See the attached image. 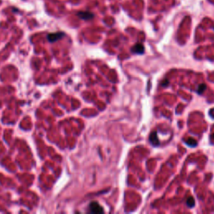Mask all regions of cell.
<instances>
[{
    "label": "cell",
    "instance_id": "3957f363",
    "mask_svg": "<svg viewBox=\"0 0 214 214\" xmlns=\"http://www.w3.org/2000/svg\"><path fill=\"white\" fill-rule=\"evenodd\" d=\"M77 16L80 18L81 19L89 20L94 18V14L90 12H79V13H77Z\"/></svg>",
    "mask_w": 214,
    "mask_h": 214
},
{
    "label": "cell",
    "instance_id": "7a4b0ae2",
    "mask_svg": "<svg viewBox=\"0 0 214 214\" xmlns=\"http://www.w3.org/2000/svg\"><path fill=\"white\" fill-rule=\"evenodd\" d=\"M65 33L64 32H56V33H51L47 35V39L50 43L53 42H56L57 40H60L63 37H65Z\"/></svg>",
    "mask_w": 214,
    "mask_h": 214
},
{
    "label": "cell",
    "instance_id": "ba28073f",
    "mask_svg": "<svg viewBox=\"0 0 214 214\" xmlns=\"http://www.w3.org/2000/svg\"><path fill=\"white\" fill-rule=\"evenodd\" d=\"M206 85L205 84H201V85H199V86L197 87V94H199L201 95L202 93H203L205 90H206Z\"/></svg>",
    "mask_w": 214,
    "mask_h": 214
},
{
    "label": "cell",
    "instance_id": "5b68a950",
    "mask_svg": "<svg viewBox=\"0 0 214 214\" xmlns=\"http://www.w3.org/2000/svg\"><path fill=\"white\" fill-rule=\"evenodd\" d=\"M145 51V48L141 44H135L131 49V52L135 54H138V55H141Z\"/></svg>",
    "mask_w": 214,
    "mask_h": 214
},
{
    "label": "cell",
    "instance_id": "30bf717a",
    "mask_svg": "<svg viewBox=\"0 0 214 214\" xmlns=\"http://www.w3.org/2000/svg\"><path fill=\"white\" fill-rule=\"evenodd\" d=\"M212 138H214V134H213V135H212Z\"/></svg>",
    "mask_w": 214,
    "mask_h": 214
},
{
    "label": "cell",
    "instance_id": "277c9868",
    "mask_svg": "<svg viewBox=\"0 0 214 214\" xmlns=\"http://www.w3.org/2000/svg\"><path fill=\"white\" fill-rule=\"evenodd\" d=\"M150 142L152 143V146H160V141L158 140V136H157V133L156 131H153L150 135Z\"/></svg>",
    "mask_w": 214,
    "mask_h": 214
},
{
    "label": "cell",
    "instance_id": "8992f818",
    "mask_svg": "<svg viewBox=\"0 0 214 214\" xmlns=\"http://www.w3.org/2000/svg\"><path fill=\"white\" fill-rule=\"evenodd\" d=\"M185 143L190 147H195L197 145V141H196L195 139H193V138H188L187 140L185 141Z\"/></svg>",
    "mask_w": 214,
    "mask_h": 214
},
{
    "label": "cell",
    "instance_id": "52a82bcc",
    "mask_svg": "<svg viewBox=\"0 0 214 214\" xmlns=\"http://www.w3.org/2000/svg\"><path fill=\"white\" fill-rule=\"evenodd\" d=\"M186 205H187L189 207H193L195 206L194 198L192 197H189L187 198V200H186Z\"/></svg>",
    "mask_w": 214,
    "mask_h": 214
},
{
    "label": "cell",
    "instance_id": "6da1fadb",
    "mask_svg": "<svg viewBox=\"0 0 214 214\" xmlns=\"http://www.w3.org/2000/svg\"><path fill=\"white\" fill-rule=\"evenodd\" d=\"M89 210L91 213H95V214H100L104 212V210L102 208V207L98 203H96V202L90 203V204L89 205Z\"/></svg>",
    "mask_w": 214,
    "mask_h": 214
},
{
    "label": "cell",
    "instance_id": "9c48e42d",
    "mask_svg": "<svg viewBox=\"0 0 214 214\" xmlns=\"http://www.w3.org/2000/svg\"><path fill=\"white\" fill-rule=\"evenodd\" d=\"M209 115H210V116H212V118L214 119V108L209 110Z\"/></svg>",
    "mask_w": 214,
    "mask_h": 214
}]
</instances>
